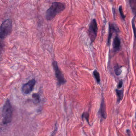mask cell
Here are the masks:
<instances>
[{
  "instance_id": "9",
  "label": "cell",
  "mask_w": 136,
  "mask_h": 136,
  "mask_svg": "<svg viewBox=\"0 0 136 136\" xmlns=\"http://www.w3.org/2000/svg\"><path fill=\"white\" fill-rule=\"evenodd\" d=\"M120 40L117 36H116L114 39L113 42V47L114 50L116 51L119 50L120 47Z\"/></svg>"
},
{
  "instance_id": "8",
  "label": "cell",
  "mask_w": 136,
  "mask_h": 136,
  "mask_svg": "<svg viewBox=\"0 0 136 136\" xmlns=\"http://www.w3.org/2000/svg\"><path fill=\"white\" fill-rule=\"evenodd\" d=\"M116 30V29L114 27L113 24H111L109 23V36H108L107 43L108 46H109L110 44L111 40V37H112V34Z\"/></svg>"
},
{
  "instance_id": "1",
  "label": "cell",
  "mask_w": 136,
  "mask_h": 136,
  "mask_svg": "<svg viewBox=\"0 0 136 136\" xmlns=\"http://www.w3.org/2000/svg\"><path fill=\"white\" fill-rule=\"evenodd\" d=\"M65 8L64 4L59 2L53 3L46 12V18L48 20H51L58 14L63 11Z\"/></svg>"
},
{
  "instance_id": "19",
  "label": "cell",
  "mask_w": 136,
  "mask_h": 136,
  "mask_svg": "<svg viewBox=\"0 0 136 136\" xmlns=\"http://www.w3.org/2000/svg\"><path fill=\"white\" fill-rule=\"evenodd\" d=\"M127 133V134H128V135H130L131 134H130V130H129L128 129L126 131Z\"/></svg>"
},
{
  "instance_id": "17",
  "label": "cell",
  "mask_w": 136,
  "mask_h": 136,
  "mask_svg": "<svg viewBox=\"0 0 136 136\" xmlns=\"http://www.w3.org/2000/svg\"><path fill=\"white\" fill-rule=\"evenodd\" d=\"M119 11L121 16L122 18H123V19H125V17H126V16L124 15V14L123 11L122 6H120L119 7Z\"/></svg>"
},
{
  "instance_id": "6",
  "label": "cell",
  "mask_w": 136,
  "mask_h": 136,
  "mask_svg": "<svg viewBox=\"0 0 136 136\" xmlns=\"http://www.w3.org/2000/svg\"><path fill=\"white\" fill-rule=\"evenodd\" d=\"M36 83L35 79H32L24 84L22 87V91L23 93L26 95L30 93L33 90Z\"/></svg>"
},
{
  "instance_id": "16",
  "label": "cell",
  "mask_w": 136,
  "mask_h": 136,
  "mask_svg": "<svg viewBox=\"0 0 136 136\" xmlns=\"http://www.w3.org/2000/svg\"><path fill=\"white\" fill-rule=\"evenodd\" d=\"M82 118H85L86 120L87 121V122L89 124V114L88 113L85 112V113H83L82 116Z\"/></svg>"
},
{
  "instance_id": "15",
  "label": "cell",
  "mask_w": 136,
  "mask_h": 136,
  "mask_svg": "<svg viewBox=\"0 0 136 136\" xmlns=\"http://www.w3.org/2000/svg\"><path fill=\"white\" fill-rule=\"evenodd\" d=\"M32 97L35 100V101L37 102V103H39L40 101V96L38 94L34 93L32 96Z\"/></svg>"
},
{
  "instance_id": "20",
  "label": "cell",
  "mask_w": 136,
  "mask_h": 136,
  "mask_svg": "<svg viewBox=\"0 0 136 136\" xmlns=\"http://www.w3.org/2000/svg\"></svg>"
},
{
  "instance_id": "18",
  "label": "cell",
  "mask_w": 136,
  "mask_h": 136,
  "mask_svg": "<svg viewBox=\"0 0 136 136\" xmlns=\"http://www.w3.org/2000/svg\"><path fill=\"white\" fill-rule=\"evenodd\" d=\"M123 81L122 80H121L119 82V84H118V88L120 89V88H121V87L123 86Z\"/></svg>"
},
{
  "instance_id": "3",
  "label": "cell",
  "mask_w": 136,
  "mask_h": 136,
  "mask_svg": "<svg viewBox=\"0 0 136 136\" xmlns=\"http://www.w3.org/2000/svg\"><path fill=\"white\" fill-rule=\"evenodd\" d=\"M12 30V21L11 19L5 20L1 27L0 37L1 39L7 37L11 34Z\"/></svg>"
},
{
  "instance_id": "7",
  "label": "cell",
  "mask_w": 136,
  "mask_h": 136,
  "mask_svg": "<svg viewBox=\"0 0 136 136\" xmlns=\"http://www.w3.org/2000/svg\"><path fill=\"white\" fill-rule=\"evenodd\" d=\"M100 113L101 117L103 119H106L107 117L106 112V104L104 99L102 98L101 103L100 104Z\"/></svg>"
},
{
  "instance_id": "10",
  "label": "cell",
  "mask_w": 136,
  "mask_h": 136,
  "mask_svg": "<svg viewBox=\"0 0 136 136\" xmlns=\"http://www.w3.org/2000/svg\"><path fill=\"white\" fill-rule=\"evenodd\" d=\"M129 3L133 13L136 17V0H129Z\"/></svg>"
},
{
  "instance_id": "13",
  "label": "cell",
  "mask_w": 136,
  "mask_h": 136,
  "mask_svg": "<svg viewBox=\"0 0 136 136\" xmlns=\"http://www.w3.org/2000/svg\"><path fill=\"white\" fill-rule=\"evenodd\" d=\"M114 73L117 76H119L121 74L122 72L121 67L119 66H116L114 67Z\"/></svg>"
},
{
  "instance_id": "4",
  "label": "cell",
  "mask_w": 136,
  "mask_h": 136,
  "mask_svg": "<svg viewBox=\"0 0 136 136\" xmlns=\"http://www.w3.org/2000/svg\"><path fill=\"white\" fill-rule=\"evenodd\" d=\"M97 31L98 27L96 20V19H93L91 22L88 30L89 37L91 43H93L95 41L97 36Z\"/></svg>"
},
{
  "instance_id": "12",
  "label": "cell",
  "mask_w": 136,
  "mask_h": 136,
  "mask_svg": "<svg viewBox=\"0 0 136 136\" xmlns=\"http://www.w3.org/2000/svg\"><path fill=\"white\" fill-rule=\"evenodd\" d=\"M93 74L97 82L98 83H100L101 81V79L99 72L96 70H95V71H94Z\"/></svg>"
},
{
  "instance_id": "5",
  "label": "cell",
  "mask_w": 136,
  "mask_h": 136,
  "mask_svg": "<svg viewBox=\"0 0 136 136\" xmlns=\"http://www.w3.org/2000/svg\"><path fill=\"white\" fill-rule=\"evenodd\" d=\"M52 65L55 71V75L58 82V85L61 86L64 84L66 81L61 71L58 67L57 62L56 61H54L52 63Z\"/></svg>"
},
{
  "instance_id": "11",
  "label": "cell",
  "mask_w": 136,
  "mask_h": 136,
  "mask_svg": "<svg viewBox=\"0 0 136 136\" xmlns=\"http://www.w3.org/2000/svg\"><path fill=\"white\" fill-rule=\"evenodd\" d=\"M116 93L117 96V101L118 103H119L122 100L123 97V90H116Z\"/></svg>"
},
{
  "instance_id": "14",
  "label": "cell",
  "mask_w": 136,
  "mask_h": 136,
  "mask_svg": "<svg viewBox=\"0 0 136 136\" xmlns=\"http://www.w3.org/2000/svg\"><path fill=\"white\" fill-rule=\"evenodd\" d=\"M132 27H133V30L134 34V37L136 39V28L135 24V17H134L132 20Z\"/></svg>"
},
{
  "instance_id": "2",
  "label": "cell",
  "mask_w": 136,
  "mask_h": 136,
  "mask_svg": "<svg viewBox=\"0 0 136 136\" xmlns=\"http://www.w3.org/2000/svg\"><path fill=\"white\" fill-rule=\"evenodd\" d=\"M13 111L12 106L8 100L6 101L3 107L2 111V117L3 123L4 124H6L11 123L12 120Z\"/></svg>"
}]
</instances>
